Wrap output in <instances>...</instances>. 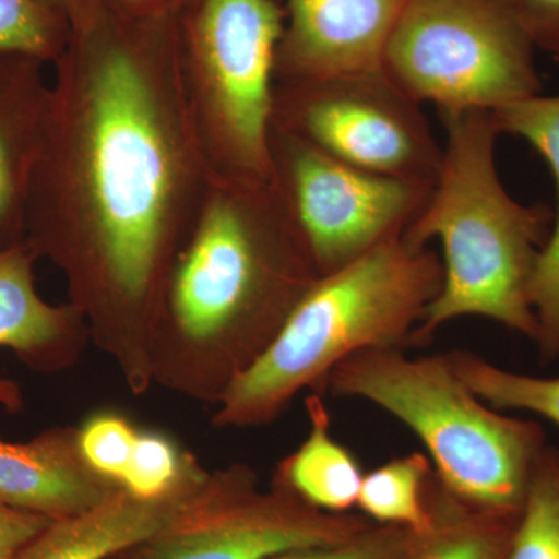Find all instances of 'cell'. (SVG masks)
<instances>
[{
  "instance_id": "obj_18",
  "label": "cell",
  "mask_w": 559,
  "mask_h": 559,
  "mask_svg": "<svg viewBox=\"0 0 559 559\" xmlns=\"http://www.w3.org/2000/svg\"><path fill=\"white\" fill-rule=\"evenodd\" d=\"M436 525L403 559H507L520 514L479 509L452 496L433 474L429 488Z\"/></svg>"
},
{
  "instance_id": "obj_10",
  "label": "cell",
  "mask_w": 559,
  "mask_h": 559,
  "mask_svg": "<svg viewBox=\"0 0 559 559\" xmlns=\"http://www.w3.org/2000/svg\"><path fill=\"white\" fill-rule=\"evenodd\" d=\"M421 106L384 70L275 83L272 127L353 167L433 186L443 146Z\"/></svg>"
},
{
  "instance_id": "obj_26",
  "label": "cell",
  "mask_w": 559,
  "mask_h": 559,
  "mask_svg": "<svg viewBox=\"0 0 559 559\" xmlns=\"http://www.w3.org/2000/svg\"><path fill=\"white\" fill-rule=\"evenodd\" d=\"M535 49L559 58V0H502Z\"/></svg>"
},
{
  "instance_id": "obj_29",
  "label": "cell",
  "mask_w": 559,
  "mask_h": 559,
  "mask_svg": "<svg viewBox=\"0 0 559 559\" xmlns=\"http://www.w3.org/2000/svg\"><path fill=\"white\" fill-rule=\"evenodd\" d=\"M40 2L46 3V5L51 7V9L61 11L68 16V11L73 3L79 2V0H40Z\"/></svg>"
},
{
  "instance_id": "obj_9",
  "label": "cell",
  "mask_w": 559,
  "mask_h": 559,
  "mask_svg": "<svg viewBox=\"0 0 559 559\" xmlns=\"http://www.w3.org/2000/svg\"><path fill=\"white\" fill-rule=\"evenodd\" d=\"M271 165L272 182L320 277L403 235L433 187L353 167L275 127Z\"/></svg>"
},
{
  "instance_id": "obj_13",
  "label": "cell",
  "mask_w": 559,
  "mask_h": 559,
  "mask_svg": "<svg viewBox=\"0 0 559 559\" xmlns=\"http://www.w3.org/2000/svg\"><path fill=\"white\" fill-rule=\"evenodd\" d=\"M36 255L25 240H0V348L36 370H55L73 356L83 318L73 305H51L36 289ZM20 384L0 378V407L22 409Z\"/></svg>"
},
{
  "instance_id": "obj_16",
  "label": "cell",
  "mask_w": 559,
  "mask_h": 559,
  "mask_svg": "<svg viewBox=\"0 0 559 559\" xmlns=\"http://www.w3.org/2000/svg\"><path fill=\"white\" fill-rule=\"evenodd\" d=\"M492 114L500 134L516 135L538 151L557 187L554 226L530 285V304L538 322L535 342L543 359L554 360L559 356V95H535Z\"/></svg>"
},
{
  "instance_id": "obj_5",
  "label": "cell",
  "mask_w": 559,
  "mask_h": 559,
  "mask_svg": "<svg viewBox=\"0 0 559 559\" xmlns=\"http://www.w3.org/2000/svg\"><path fill=\"white\" fill-rule=\"evenodd\" d=\"M334 396L369 401L421 440L437 480L479 509L520 514L546 444L538 423L487 406L443 355L409 358L406 349H366L334 367Z\"/></svg>"
},
{
  "instance_id": "obj_8",
  "label": "cell",
  "mask_w": 559,
  "mask_h": 559,
  "mask_svg": "<svg viewBox=\"0 0 559 559\" xmlns=\"http://www.w3.org/2000/svg\"><path fill=\"white\" fill-rule=\"evenodd\" d=\"M373 524L316 509L277 484L260 491L255 473L234 465L207 473L154 535L109 559H271L340 546Z\"/></svg>"
},
{
  "instance_id": "obj_7",
  "label": "cell",
  "mask_w": 559,
  "mask_h": 559,
  "mask_svg": "<svg viewBox=\"0 0 559 559\" xmlns=\"http://www.w3.org/2000/svg\"><path fill=\"white\" fill-rule=\"evenodd\" d=\"M535 50L502 0H404L384 72L439 114L495 112L543 90Z\"/></svg>"
},
{
  "instance_id": "obj_3",
  "label": "cell",
  "mask_w": 559,
  "mask_h": 559,
  "mask_svg": "<svg viewBox=\"0 0 559 559\" xmlns=\"http://www.w3.org/2000/svg\"><path fill=\"white\" fill-rule=\"evenodd\" d=\"M440 119L447 143L439 175L403 237L418 248L440 242L443 283L412 334L411 347H423L441 326L468 316L495 320L536 341L530 285L549 241L554 209L521 204L503 187L492 110L440 114Z\"/></svg>"
},
{
  "instance_id": "obj_21",
  "label": "cell",
  "mask_w": 559,
  "mask_h": 559,
  "mask_svg": "<svg viewBox=\"0 0 559 559\" xmlns=\"http://www.w3.org/2000/svg\"><path fill=\"white\" fill-rule=\"evenodd\" d=\"M507 559H559L557 448H544L533 468Z\"/></svg>"
},
{
  "instance_id": "obj_6",
  "label": "cell",
  "mask_w": 559,
  "mask_h": 559,
  "mask_svg": "<svg viewBox=\"0 0 559 559\" xmlns=\"http://www.w3.org/2000/svg\"><path fill=\"white\" fill-rule=\"evenodd\" d=\"M285 20L275 0H191L180 16L187 91L215 176L272 180L275 58Z\"/></svg>"
},
{
  "instance_id": "obj_17",
  "label": "cell",
  "mask_w": 559,
  "mask_h": 559,
  "mask_svg": "<svg viewBox=\"0 0 559 559\" xmlns=\"http://www.w3.org/2000/svg\"><path fill=\"white\" fill-rule=\"evenodd\" d=\"M310 432L275 471L274 484L329 513L358 507L364 471L348 448L331 436V419L319 393L307 400Z\"/></svg>"
},
{
  "instance_id": "obj_20",
  "label": "cell",
  "mask_w": 559,
  "mask_h": 559,
  "mask_svg": "<svg viewBox=\"0 0 559 559\" xmlns=\"http://www.w3.org/2000/svg\"><path fill=\"white\" fill-rule=\"evenodd\" d=\"M462 381L499 411H528L559 426V378H535L495 366L468 349L447 353Z\"/></svg>"
},
{
  "instance_id": "obj_22",
  "label": "cell",
  "mask_w": 559,
  "mask_h": 559,
  "mask_svg": "<svg viewBox=\"0 0 559 559\" xmlns=\"http://www.w3.org/2000/svg\"><path fill=\"white\" fill-rule=\"evenodd\" d=\"M207 476L198 460L159 432H139L121 487L142 499H164Z\"/></svg>"
},
{
  "instance_id": "obj_15",
  "label": "cell",
  "mask_w": 559,
  "mask_h": 559,
  "mask_svg": "<svg viewBox=\"0 0 559 559\" xmlns=\"http://www.w3.org/2000/svg\"><path fill=\"white\" fill-rule=\"evenodd\" d=\"M200 484L164 499L121 487L84 513L51 521L16 559H109L154 535Z\"/></svg>"
},
{
  "instance_id": "obj_28",
  "label": "cell",
  "mask_w": 559,
  "mask_h": 559,
  "mask_svg": "<svg viewBox=\"0 0 559 559\" xmlns=\"http://www.w3.org/2000/svg\"><path fill=\"white\" fill-rule=\"evenodd\" d=\"M112 13L130 20H168L180 17L191 0H98Z\"/></svg>"
},
{
  "instance_id": "obj_12",
  "label": "cell",
  "mask_w": 559,
  "mask_h": 559,
  "mask_svg": "<svg viewBox=\"0 0 559 559\" xmlns=\"http://www.w3.org/2000/svg\"><path fill=\"white\" fill-rule=\"evenodd\" d=\"M121 488L91 468L79 429L57 426L27 443L0 440V502L51 521L76 516Z\"/></svg>"
},
{
  "instance_id": "obj_19",
  "label": "cell",
  "mask_w": 559,
  "mask_h": 559,
  "mask_svg": "<svg viewBox=\"0 0 559 559\" xmlns=\"http://www.w3.org/2000/svg\"><path fill=\"white\" fill-rule=\"evenodd\" d=\"M432 462L421 452L389 460L364 474L359 510L374 524L399 525L425 536L436 525L429 502Z\"/></svg>"
},
{
  "instance_id": "obj_14",
  "label": "cell",
  "mask_w": 559,
  "mask_h": 559,
  "mask_svg": "<svg viewBox=\"0 0 559 559\" xmlns=\"http://www.w3.org/2000/svg\"><path fill=\"white\" fill-rule=\"evenodd\" d=\"M44 62L0 51V240H25L49 84Z\"/></svg>"
},
{
  "instance_id": "obj_24",
  "label": "cell",
  "mask_w": 559,
  "mask_h": 559,
  "mask_svg": "<svg viewBox=\"0 0 559 559\" xmlns=\"http://www.w3.org/2000/svg\"><path fill=\"white\" fill-rule=\"evenodd\" d=\"M139 430L114 412H102L79 429L80 451L92 469L120 485L138 440Z\"/></svg>"
},
{
  "instance_id": "obj_11",
  "label": "cell",
  "mask_w": 559,
  "mask_h": 559,
  "mask_svg": "<svg viewBox=\"0 0 559 559\" xmlns=\"http://www.w3.org/2000/svg\"><path fill=\"white\" fill-rule=\"evenodd\" d=\"M404 0H288L275 83H301L384 70Z\"/></svg>"
},
{
  "instance_id": "obj_27",
  "label": "cell",
  "mask_w": 559,
  "mask_h": 559,
  "mask_svg": "<svg viewBox=\"0 0 559 559\" xmlns=\"http://www.w3.org/2000/svg\"><path fill=\"white\" fill-rule=\"evenodd\" d=\"M50 522L49 518L0 502V559H16Z\"/></svg>"
},
{
  "instance_id": "obj_25",
  "label": "cell",
  "mask_w": 559,
  "mask_h": 559,
  "mask_svg": "<svg viewBox=\"0 0 559 559\" xmlns=\"http://www.w3.org/2000/svg\"><path fill=\"white\" fill-rule=\"evenodd\" d=\"M417 538L409 528L373 524L340 546L290 551L271 559H403Z\"/></svg>"
},
{
  "instance_id": "obj_2",
  "label": "cell",
  "mask_w": 559,
  "mask_h": 559,
  "mask_svg": "<svg viewBox=\"0 0 559 559\" xmlns=\"http://www.w3.org/2000/svg\"><path fill=\"white\" fill-rule=\"evenodd\" d=\"M319 277L272 180L213 176L168 280L157 334L168 326L173 345L212 359V392L219 400Z\"/></svg>"
},
{
  "instance_id": "obj_1",
  "label": "cell",
  "mask_w": 559,
  "mask_h": 559,
  "mask_svg": "<svg viewBox=\"0 0 559 559\" xmlns=\"http://www.w3.org/2000/svg\"><path fill=\"white\" fill-rule=\"evenodd\" d=\"M33 168L25 241L69 282L95 330L156 340L173 267L213 173L193 110L180 17L68 11Z\"/></svg>"
},
{
  "instance_id": "obj_4",
  "label": "cell",
  "mask_w": 559,
  "mask_h": 559,
  "mask_svg": "<svg viewBox=\"0 0 559 559\" xmlns=\"http://www.w3.org/2000/svg\"><path fill=\"white\" fill-rule=\"evenodd\" d=\"M443 264L403 235L316 280L270 347L221 393L213 425L252 428L278 418L305 389L366 349L411 347L439 296Z\"/></svg>"
},
{
  "instance_id": "obj_23",
  "label": "cell",
  "mask_w": 559,
  "mask_h": 559,
  "mask_svg": "<svg viewBox=\"0 0 559 559\" xmlns=\"http://www.w3.org/2000/svg\"><path fill=\"white\" fill-rule=\"evenodd\" d=\"M68 32V16L40 0H0V51L53 64Z\"/></svg>"
}]
</instances>
